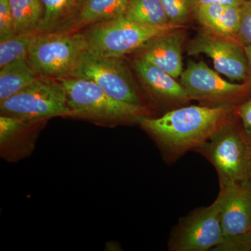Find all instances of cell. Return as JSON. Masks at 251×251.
Segmentation results:
<instances>
[{
    "label": "cell",
    "instance_id": "1",
    "mask_svg": "<svg viewBox=\"0 0 251 251\" xmlns=\"http://www.w3.org/2000/svg\"><path fill=\"white\" fill-rule=\"evenodd\" d=\"M235 108L186 105L158 117H144L138 125L152 138L165 161L173 164L210 139L235 115Z\"/></svg>",
    "mask_w": 251,
    "mask_h": 251
},
{
    "label": "cell",
    "instance_id": "2",
    "mask_svg": "<svg viewBox=\"0 0 251 251\" xmlns=\"http://www.w3.org/2000/svg\"><path fill=\"white\" fill-rule=\"evenodd\" d=\"M59 80L67 92L72 116L97 122L130 124H138L140 119L150 116L148 107L117 100L92 81L77 77Z\"/></svg>",
    "mask_w": 251,
    "mask_h": 251
},
{
    "label": "cell",
    "instance_id": "3",
    "mask_svg": "<svg viewBox=\"0 0 251 251\" xmlns=\"http://www.w3.org/2000/svg\"><path fill=\"white\" fill-rule=\"evenodd\" d=\"M86 27L82 33L90 51L104 57L122 58L141 50L158 36L184 27L175 25H143L131 22L122 15Z\"/></svg>",
    "mask_w": 251,
    "mask_h": 251
},
{
    "label": "cell",
    "instance_id": "4",
    "mask_svg": "<svg viewBox=\"0 0 251 251\" xmlns=\"http://www.w3.org/2000/svg\"><path fill=\"white\" fill-rule=\"evenodd\" d=\"M194 151L214 167L219 186L251 180V148L237 115Z\"/></svg>",
    "mask_w": 251,
    "mask_h": 251
},
{
    "label": "cell",
    "instance_id": "5",
    "mask_svg": "<svg viewBox=\"0 0 251 251\" xmlns=\"http://www.w3.org/2000/svg\"><path fill=\"white\" fill-rule=\"evenodd\" d=\"M87 50L82 32L37 34L29 46L28 59L41 76L60 80L74 76Z\"/></svg>",
    "mask_w": 251,
    "mask_h": 251
},
{
    "label": "cell",
    "instance_id": "6",
    "mask_svg": "<svg viewBox=\"0 0 251 251\" xmlns=\"http://www.w3.org/2000/svg\"><path fill=\"white\" fill-rule=\"evenodd\" d=\"M1 115L38 122L51 117L72 116L67 92L59 80L40 76L0 101Z\"/></svg>",
    "mask_w": 251,
    "mask_h": 251
},
{
    "label": "cell",
    "instance_id": "7",
    "mask_svg": "<svg viewBox=\"0 0 251 251\" xmlns=\"http://www.w3.org/2000/svg\"><path fill=\"white\" fill-rule=\"evenodd\" d=\"M181 85L191 100L209 106H236L249 98L251 90L244 84L225 80L219 73L201 62L190 60L181 76Z\"/></svg>",
    "mask_w": 251,
    "mask_h": 251
},
{
    "label": "cell",
    "instance_id": "8",
    "mask_svg": "<svg viewBox=\"0 0 251 251\" xmlns=\"http://www.w3.org/2000/svg\"><path fill=\"white\" fill-rule=\"evenodd\" d=\"M73 77L92 81L117 100L148 107L122 58L104 57L87 50Z\"/></svg>",
    "mask_w": 251,
    "mask_h": 251
},
{
    "label": "cell",
    "instance_id": "9",
    "mask_svg": "<svg viewBox=\"0 0 251 251\" xmlns=\"http://www.w3.org/2000/svg\"><path fill=\"white\" fill-rule=\"evenodd\" d=\"M220 209L221 199L218 196L211 205L198 208L181 217L172 230L168 250L214 251L224 238Z\"/></svg>",
    "mask_w": 251,
    "mask_h": 251
},
{
    "label": "cell",
    "instance_id": "10",
    "mask_svg": "<svg viewBox=\"0 0 251 251\" xmlns=\"http://www.w3.org/2000/svg\"><path fill=\"white\" fill-rule=\"evenodd\" d=\"M189 55L204 54L212 60L214 69L229 80H247L248 62L244 46L236 39L218 35L203 29L188 43Z\"/></svg>",
    "mask_w": 251,
    "mask_h": 251
},
{
    "label": "cell",
    "instance_id": "11",
    "mask_svg": "<svg viewBox=\"0 0 251 251\" xmlns=\"http://www.w3.org/2000/svg\"><path fill=\"white\" fill-rule=\"evenodd\" d=\"M218 196L221 199L220 217L224 234L221 243L251 234V180L220 186Z\"/></svg>",
    "mask_w": 251,
    "mask_h": 251
},
{
    "label": "cell",
    "instance_id": "12",
    "mask_svg": "<svg viewBox=\"0 0 251 251\" xmlns=\"http://www.w3.org/2000/svg\"><path fill=\"white\" fill-rule=\"evenodd\" d=\"M133 66L144 85L160 103L173 110L191 101L181 82L160 68L138 57Z\"/></svg>",
    "mask_w": 251,
    "mask_h": 251
},
{
    "label": "cell",
    "instance_id": "13",
    "mask_svg": "<svg viewBox=\"0 0 251 251\" xmlns=\"http://www.w3.org/2000/svg\"><path fill=\"white\" fill-rule=\"evenodd\" d=\"M186 36L184 27L165 33L142 49L138 58L151 63L177 79L184 71L182 48Z\"/></svg>",
    "mask_w": 251,
    "mask_h": 251
},
{
    "label": "cell",
    "instance_id": "14",
    "mask_svg": "<svg viewBox=\"0 0 251 251\" xmlns=\"http://www.w3.org/2000/svg\"><path fill=\"white\" fill-rule=\"evenodd\" d=\"M44 15L37 34L72 31L87 0H41Z\"/></svg>",
    "mask_w": 251,
    "mask_h": 251
},
{
    "label": "cell",
    "instance_id": "15",
    "mask_svg": "<svg viewBox=\"0 0 251 251\" xmlns=\"http://www.w3.org/2000/svg\"><path fill=\"white\" fill-rule=\"evenodd\" d=\"M195 18L203 29L218 35L237 40L240 6L224 4H198Z\"/></svg>",
    "mask_w": 251,
    "mask_h": 251
},
{
    "label": "cell",
    "instance_id": "16",
    "mask_svg": "<svg viewBox=\"0 0 251 251\" xmlns=\"http://www.w3.org/2000/svg\"><path fill=\"white\" fill-rule=\"evenodd\" d=\"M40 76L28 57L0 68V101L22 90Z\"/></svg>",
    "mask_w": 251,
    "mask_h": 251
},
{
    "label": "cell",
    "instance_id": "17",
    "mask_svg": "<svg viewBox=\"0 0 251 251\" xmlns=\"http://www.w3.org/2000/svg\"><path fill=\"white\" fill-rule=\"evenodd\" d=\"M15 36L37 34L44 15L41 0H10Z\"/></svg>",
    "mask_w": 251,
    "mask_h": 251
},
{
    "label": "cell",
    "instance_id": "18",
    "mask_svg": "<svg viewBox=\"0 0 251 251\" xmlns=\"http://www.w3.org/2000/svg\"><path fill=\"white\" fill-rule=\"evenodd\" d=\"M122 16L137 24L165 26L170 23L161 0H129Z\"/></svg>",
    "mask_w": 251,
    "mask_h": 251
},
{
    "label": "cell",
    "instance_id": "19",
    "mask_svg": "<svg viewBox=\"0 0 251 251\" xmlns=\"http://www.w3.org/2000/svg\"><path fill=\"white\" fill-rule=\"evenodd\" d=\"M128 1L129 0H87L72 31L122 16Z\"/></svg>",
    "mask_w": 251,
    "mask_h": 251
},
{
    "label": "cell",
    "instance_id": "20",
    "mask_svg": "<svg viewBox=\"0 0 251 251\" xmlns=\"http://www.w3.org/2000/svg\"><path fill=\"white\" fill-rule=\"evenodd\" d=\"M35 36H14L0 41V68L27 57L29 46Z\"/></svg>",
    "mask_w": 251,
    "mask_h": 251
},
{
    "label": "cell",
    "instance_id": "21",
    "mask_svg": "<svg viewBox=\"0 0 251 251\" xmlns=\"http://www.w3.org/2000/svg\"><path fill=\"white\" fill-rule=\"evenodd\" d=\"M171 24L183 26L195 16L196 0H161Z\"/></svg>",
    "mask_w": 251,
    "mask_h": 251
},
{
    "label": "cell",
    "instance_id": "22",
    "mask_svg": "<svg viewBox=\"0 0 251 251\" xmlns=\"http://www.w3.org/2000/svg\"><path fill=\"white\" fill-rule=\"evenodd\" d=\"M237 39L244 46L251 44V0H244L241 5Z\"/></svg>",
    "mask_w": 251,
    "mask_h": 251
},
{
    "label": "cell",
    "instance_id": "23",
    "mask_svg": "<svg viewBox=\"0 0 251 251\" xmlns=\"http://www.w3.org/2000/svg\"><path fill=\"white\" fill-rule=\"evenodd\" d=\"M14 35L10 0H0V41Z\"/></svg>",
    "mask_w": 251,
    "mask_h": 251
},
{
    "label": "cell",
    "instance_id": "24",
    "mask_svg": "<svg viewBox=\"0 0 251 251\" xmlns=\"http://www.w3.org/2000/svg\"><path fill=\"white\" fill-rule=\"evenodd\" d=\"M236 115L251 148V97L236 105Z\"/></svg>",
    "mask_w": 251,
    "mask_h": 251
},
{
    "label": "cell",
    "instance_id": "25",
    "mask_svg": "<svg viewBox=\"0 0 251 251\" xmlns=\"http://www.w3.org/2000/svg\"><path fill=\"white\" fill-rule=\"evenodd\" d=\"M198 4H224L241 6L244 0H196Z\"/></svg>",
    "mask_w": 251,
    "mask_h": 251
},
{
    "label": "cell",
    "instance_id": "26",
    "mask_svg": "<svg viewBox=\"0 0 251 251\" xmlns=\"http://www.w3.org/2000/svg\"><path fill=\"white\" fill-rule=\"evenodd\" d=\"M244 49H245L248 62L247 77V80L244 82L250 87L251 90V44L244 46Z\"/></svg>",
    "mask_w": 251,
    "mask_h": 251
}]
</instances>
